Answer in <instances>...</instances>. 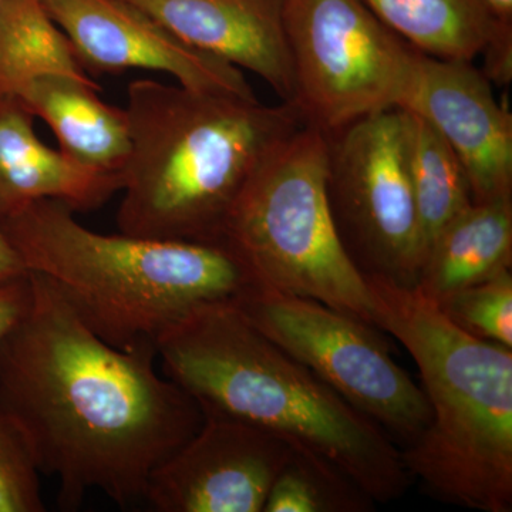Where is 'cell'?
<instances>
[{
    "label": "cell",
    "mask_w": 512,
    "mask_h": 512,
    "mask_svg": "<svg viewBox=\"0 0 512 512\" xmlns=\"http://www.w3.org/2000/svg\"><path fill=\"white\" fill-rule=\"evenodd\" d=\"M0 228L29 274L45 278L87 328L121 350L157 352L191 313L254 286L224 245L100 234L60 201L33 202L0 218Z\"/></svg>",
    "instance_id": "277c9868"
},
{
    "label": "cell",
    "mask_w": 512,
    "mask_h": 512,
    "mask_svg": "<svg viewBox=\"0 0 512 512\" xmlns=\"http://www.w3.org/2000/svg\"><path fill=\"white\" fill-rule=\"evenodd\" d=\"M293 448L248 424L204 417L200 429L148 477L157 512H264Z\"/></svg>",
    "instance_id": "30bf717a"
},
{
    "label": "cell",
    "mask_w": 512,
    "mask_h": 512,
    "mask_svg": "<svg viewBox=\"0 0 512 512\" xmlns=\"http://www.w3.org/2000/svg\"><path fill=\"white\" fill-rule=\"evenodd\" d=\"M434 305L468 335L512 349L511 269L451 293Z\"/></svg>",
    "instance_id": "44dd1931"
},
{
    "label": "cell",
    "mask_w": 512,
    "mask_h": 512,
    "mask_svg": "<svg viewBox=\"0 0 512 512\" xmlns=\"http://www.w3.org/2000/svg\"><path fill=\"white\" fill-rule=\"evenodd\" d=\"M130 157L117 225L133 237L220 244L239 194L303 126L295 106L195 92L151 79L128 86Z\"/></svg>",
    "instance_id": "3957f363"
},
{
    "label": "cell",
    "mask_w": 512,
    "mask_h": 512,
    "mask_svg": "<svg viewBox=\"0 0 512 512\" xmlns=\"http://www.w3.org/2000/svg\"><path fill=\"white\" fill-rule=\"evenodd\" d=\"M3 0H0V6H2Z\"/></svg>",
    "instance_id": "4316f807"
},
{
    "label": "cell",
    "mask_w": 512,
    "mask_h": 512,
    "mask_svg": "<svg viewBox=\"0 0 512 512\" xmlns=\"http://www.w3.org/2000/svg\"><path fill=\"white\" fill-rule=\"evenodd\" d=\"M480 56L484 57L481 72L490 82L507 86L512 80V23L497 22Z\"/></svg>",
    "instance_id": "603a6c76"
},
{
    "label": "cell",
    "mask_w": 512,
    "mask_h": 512,
    "mask_svg": "<svg viewBox=\"0 0 512 512\" xmlns=\"http://www.w3.org/2000/svg\"><path fill=\"white\" fill-rule=\"evenodd\" d=\"M184 43L261 77L284 103L295 97L285 0H124Z\"/></svg>",
    "instance_id": "4fadbf2b"
},
{
    "label": "cell",
    "mask_w": 512,
    "mask_h": 512,
    "mask_svg": "<svg viewBox=\"0 0 512 512\" xmlns=\"http://www.w3.org/2000/svg\"><path fill=\"white\" fill-rule=\"evenodd\" d=\"M326 177L328 138L303 124L245 185L220 244L254 286L325 303L376 328L372 293L340 241Z\"/></svg>",
    "instance_id": "8992f818"
},
{
    "label": "cell",
    "mask_w": 512,
    "mask_h": 512,
    "mask_svg": "<svg viewBox=\"0 0 512 512\" xmlns=\"http://www.w3.org/2000/svg\"><path fill=\"white\" fill-rule=\"evenodd\" d=\"M32 299L30 275L0 282V340L25 315Z\"/></svg>",
    "instance_id": "cb8c5ba5"
},
{
    "label": "cell",
    "mask_w": 512,
    "mask_h": 512,
    "mask_svg": "<svg viewBox=\"0 0 512 512\" xmlns=\"http://www.w3.org/2000/svg\"><path fill=\"white\" fill-rule=\"evenodd\" d=\"M99 92L90 77L46 74L18 97L52 128L67 157L90 170L123 178L131 147L126 109L101 100Z\"/></svg>",
    "instance_id": "9a60e30c"
},
{
    "label": "cell",
    "mask_w": 512,
    "mask_h": 512,
    "mask_svg": "<svg viewBox=\"0 0 512 512\" xmlns=\"http://www.w3.org/2000/svg\"><path fill=\"white\" fill-rule=\"evenodd\" d=\"M326 138V190L343 248L365 278L416 288L426 241L407 173L402 109L370 114Z\"/></svg>",
    "instance_id": "9c48e42d"
},
{
    "label": "cell",
    "mask_w": 512,
    "mask_h": 512,
    "mask_svg": "<svg viewBox=\"0 0 512 512\" xmlns=\"http://www.w3.org/2000/svg\"><path fill=\"white\" fill-rule=\"evenodd\" d=\"M19 97H0V218L36 201L92 211L121 191L123 178L83 167L47 146Z\"/></svg>",
    "instance_id": "5bb4252c"
},
{
    "label": "cell",
    "mask_w": 512,
    "mask_h": 512,
    "mask_svg": "<svg viewBox=\"0 0 512 512\" xmlns=\"http://www.w3.org/2000/svg\"><path fill=\"white\" fill-rule=\"evenodd\" d=\"M407 173L427 247L444 225L473 204L463 165L419 114L402 109Z\"/></svg>",
    "instance_id": "d6986e66"
},
{
    "label": "cell",
    "mask_w": 512,
    "mask_h": 512,
    "mask_svg": "<svg viewBox=\"0 0 512 512\" xmlns=\"http://www.w3.org/2000/svg\"><path fill=\"white\" fill-rule=\"evenodd\" d=\"M483 3L497 22L512 23V0H483Z\"/></svg>",
    "instance_id": "484cf974"
},
{
    "label": "cell",
    "mask_w": 512,
    "mask_h": 512,
    "mask_svg": "<svg viewBox=\"0 0 512 512\" xmlns=\"http://www.w3.org/2000/svg\"><path fill=\"white\" fill-rule=\"evenodd\" d=\"M232 302L266 338L376 423L400 451L429 427L426 394L397 365L375 326L325 303L258 286Z\"/></svg>",
    "instance_id": "ba28073f"
},
{
    "label": "cell",
    "mask_w": 512,
    "mask_h": 512,
    "mask_svg": "<svg viewBox=\"0 0 512 512\" xmlns=\"http://www.w3.org/2000/svg\"><path fill=\"white\" fill-rule=\"evenodd\" d=\"M28 269L3 229L0 228V282L12 281L28 275Z\"/></svg>",
    "instance_id": "d4e9b609"
},
{
    "label": "cell",
    "mask_w": 512,
    "mask_h": 512,
    "mask_svg": "<svg viewBox=\"0 0 512 512\" xmlns=\"http://www.w3.org/2000/svg\"><path fill=\"white\" fill-rule=\"evenodd\" d=\"M292 106L305 126L330 134L402 106L420 52L363 0H285Z\"/></svg>",
    "instance_id": "52a82bcc"
},
{
    "label": "cell",
    "mask_w": 512,
    "mask_h": 512,
    "mask_svg": "<svg viewBox=\"0 0 512 512\" xmlns=\"http://www.w3.org/2000/svg\"><path fill=\"white\" fill-rule=\"evenodd\" d=\"M377 329L409 350L429 427L402 450L410 476L446 503L512 510V349L468 335L416 288L366 278Z\"/></svg>",
    "instance_id": "5b68a950"
},
{
    "label": "cell",
    "mask_w": 512,
    "mask_h": 512,
    "mask_svg": "<svg viewBox=\"0 0 512 512\" xmlns=\"http://www.w3.org/2000/svg\"><path fill=\"white\" fill-rule=\"evenodd\" d=\"M164 375L204 417L248 424L330 464L375 503L406 493L402 451L365 414L249 322L235 303L202 306L160 339Z\"/></svg>",
    "instance_id": "7a4b0ae2"
},
{
    "label": "cell",
    "mask_w": 512,
    "mask_h": 512,
    "mask_svg": "<svg viewBox=\"0 0 512 512\" xmlns=\"http://www.w3.org/2000/svg\"><path fill=\"white\" fill-rule=\"evenodd\" d=\"M39 476L28 441L0 406V512L46 511Z\"/></svg>",
    "instance_id": "7402d4cb"
},
{
    "label": "cell",
    "mask_w": 512,
    "mask_h": 512,
    "mask_svg": "<svg viewBox=\"0 0 512 512\" xmlns=\"http://www.w3.org/2000/svg\"><path fill=\"white\" fill-rule=\"evenodd\" d=\"M413 49L437 59L473 62L495 19L483 0H363Z\"/></svg>",
    "instance_id": "e0dca14e"
},
{
    "label": "cell",
    "mask_w": 512,
    "mask_h": 512,
    "mask_svg": "<svg viewBox=\"0 0 512 512\" xmlns=\"http://www.w3.org/2000/svg\"><path fill=\"white\" fill-rule=\"evenodd\" d=\"M399 109L423 117L456 153L473 202L512 198V116L473 62L420 53Z\"/></svg>",
    "instance_id": "7c38bea8"
},
{
    "label": "cell",
    "mask_w": 512,
    "mask_h": 512,
    "mask_svg": "<svg viewBox=\"0 0 512 512\" xmlns=\"http://www.w3.org/2000/svg\"><path fill=\"white\" fill-rule=\"evenodd\" d=\"M512 266V198L473 202L427 247L416 289L433 303Z\"/></svg>",
    "instance_id": "2e32d148"
},
{
    "label": "cell",
    "mask_w": 512,
    "mask_h": 512,
    "mask_svg": "<svg viewBox=\"0 0 512 512\" xmlns=\"http://www.w3.org/2000/svg\"><path fill=\"white\" fill-rule=\"evenodd\" d=\"M69 37L84 70H151L195 92L256 99L244 73L187 45L143 10L124 0H42Z\"/></svg>",
    "instance_id": "8fae6325"
},
{
    "label": "cell",
    "mask_w": 512,
    "mask_h": 512,
    "mask_svg": "<svg viewBox=\"0 0 512 512\" xmlns=\"http://www.w3.org/2000/svg\"><path fill=\"white\" fill-rule=\"evenodd\" d=\"M375 501L335 467L293 450L264 512H367Z\"/></svg>",
    "instance_id": "ffe728a7"
},
{
    "label": "cell",
    "mask_w": 512,
    "mask_h": 512,
    "mask_svg": "<svg viewBox=\"0 0 512 512\" xmlns=\"http://www.w3.org/2000/svg\"><path fill=\"white\" fill-rule=\"evenodd\" d=\"M89 77L42 0H3L0 6V97H18L37 77Z\"/></svg>",
    "instance_id": "ac0fdd59"
},
{
    "label": "cell",
    "mask_w": 512,
    "mask_h": 512,
    "mask_svg": "<svg viewBox=\"0 0 512 512\" xmlns=\"http://www.w3.org/2000/svg\"><path fill=\"white\" fill-rule=\"evenodd\" d=\"M25 315L0 340V406L28 441L40 473L76 510L103 491L143 501L148 477L200 429L194 399L158 375L154 349L100 339L45 278L29 274Z\"/></svg>",
    "instance_id": "6da1fadb"
}]
</instances>
